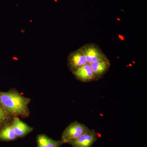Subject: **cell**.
<instances>
[{"label":"cell","mask_w":147,"mask_h":147,"mask_svg":"<svg viewBox=\"0 0 147 147\" xmlns=\"http://www.w3.org/2000/svg\"><path fill=\"white\" fill-rule=\"evenodd\" d=\"M76 78L83 82H90L98 79L92 70L90 64L87 63L74 71Z\"/></svg>","instance_id":"obj_4"},{"label":"cell","mask_w":147,"mask_h":147,"mask_svg":"<svg viewBox=\"0 0 147 147\" xmlns=\"http://www.w3.org/2000/svg\"><path fill=\"white\" fill-rule=\"evenodd\" d=\"M7 119L8 116L7 112L0 104V127L3 125V124L5 122Z\"/></svg>","instance_id":"obj_11"},{"label":"cell","mask_w":147,"mask_h":147,"mask_svg":"<svg viewBox=\"0 0 147 147\" xmlns=\"http://www.w3.org/2000/svg\"><path fill=\"white\" fill-rule=\"evenodd\" d=\"M11 125L17 138L24 137L33 130L32 127L22 121L18 117H14Z\"/></svg>","instance_id":"obj_7"},{"label":"cell","mask_w":147,"mask_h":147,"mask_svg":"<svg viewBox=\"0 0 147 147\" xmlns=\"http://www.w3.org/2000/svg\"><path fill=\"white\" fill-rule=\"evenodd\" d=\"M87 63L90 64L96 61L106 59L100 49L93 45H87L82 49Z\"/></svg>","instance_id":"obj_5"},{"label":"cell","mask_w":147,"mask_h":147,"mask_svg":"<svg viewBox=\"0 0 147 147\" xmlns=\"http://www.w3.org/2000/svg\"><path fill=\"white\" fill-rule=\"evenodd\" d=\"M30 101V98L15 91H0V104L7 113L13 115H28V105Z\"/></svg>","instance_id":"obj_1"},{"label":"cell","mask_w":147,"mask_h":147,"mask_svg":"<svg viewBox=\"0 0 147 147\" xmlns=\"http://www.w3.org/2000/svg\"><path fill=\"white\" fill-rule=\"evenodd\" d=\"M88 127L77 121H74L65 129L62 134L61 141L63 144L77 139L81 135L90 131Z\"/></svg>","instance_id":"obj_2"},{"label":"cell","mask_w":147,"mask_h":147,"mask_svg":"<svg viewBox=\"0 0 147 147\" xmlns=\"http://www.w3.org/2000/svg\"><path fill=\"white\" fill-rule=\"evenodd\" d=\"M17 138L11 125H6L0 130V141H13Z\"/></svg>","instance_id":"obj_10"},{"label":"cell","mask_w":147,"mask_h":147,"mask_svg":"<svg viewBox=\"0 0 147 147\" xmlns=\"http://www.w3.org/2000/svg\"><path fill=\"white\" fill-rule=\"evenodd\" d=\"M68 62L69 68L73 72L88 63L82 50L72 53L69 57Z\"/></svg>","instance_id":"obj_6"},{"label":"cell","mask_w":147,"mask_h":147,"mask_svg":"<svg viewBox=\"0 0 147 147\" xmlns=\"http://www.w3.org/2000/svg\"><path fill=\"white\" fill-rule=\"evenodd\" d=\"M97 139V134L95 131L90 130L67 144L71 145L72 147H91Z\"/></svg>","instance_id":"obj_3"},{"label":"cell","mask_w":147,"mask_h":147,"mask_svg":"<svg viewBox=\"0 0 147 147\" xmlns=\"http://www.w3.org/2000/svg\"><path fill=\"white\" fill-rule=\"evenodd\" d=\"M37 147H60L63 143L61 140L57 141L45 134H39L37 137Z\"/></svg>","instance_id":"obj_9"},{"label":"cell","mask_w":147,"mask_h":147,"mask_svg":"<svg viewBox=\"0 0 147 147\" xmlns=\"http://www.w3.org/2000/svg\"><path fill=\"white\" fill-rule=\"evenodd\" d=\"M90 65L95 75L98 79L108 71L110 67V63L107 59H104L92 62Z\"/></svg>","instance_id":"obj_8"}]
</instances>
